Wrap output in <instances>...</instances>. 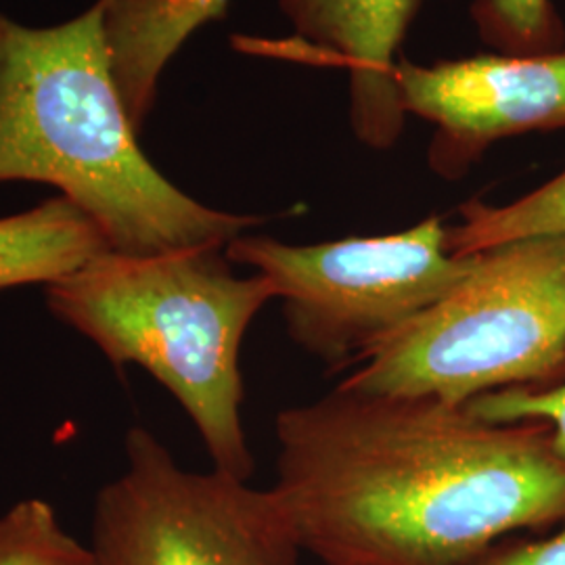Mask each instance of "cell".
<instances>
[{"label":"cell","mask_w":565,"mask_h":565,"mask_svg":"<svg viewBox=\"0 0 565 565\" xmlns=\"http://www.w3.org/2000/svg\"><path fill=\"white\" fill-rule=\"evenodd\" d=\"M189 471L147 429L93 511V565H298L302 546L275 488Z\"/></svg>","instance_id":"obj_6"},{"label":"cell","mask_w":565,"mask_h":565,"mask_svg":"<svg viewBox=\"0 0 565 565\" xmlns=\"http://www.w3.org/2000/svg\"><path fill=\"white\" fill-rule=\"evenodd\" d=\"M406 116L434 126L427 160L465 177L494 142L565 128V46L541 55H476L429 65L398 60Z\"/></svg>","instance_id":"obj_7"},{"label":"cell","mask_w":565,"mask_h":565,"mask_svg":"<svg viewBox=\"0 0 565 565\" xmlns=\"http://www.w3.org/2000/svg\"><path fill=\"white\" fill-rule=\"evenodd\" d=\"M231 264L224 247L109 249L46 285V306L109 363L153 375L198 427L214 469L249 480L256 463L243 431L239 356L249 324L277 296L266 277H239Z\"/></svg>","instance_id":"obj_3"},{"label":"cell","mask_w":565,"mask_h":565,"mask_svg":"<svg viewBox=\"0 0 565 565\" xmlns=\"http://www.w3.org/2000/svg\"><path fill=\"white\" fill-rule=\"evenodd\" d=\"M471 20L499 55H541L565 46V23L551 0H476Z\"/></svg>","instance_id":"obj_12"},{"label":"cell","mask_w":565,"mask_h":565,"mask_svg":"<svg viewBox=\"0 0 565 565\" xmlns=\"http://www.w3.org/2000/svg\"><path fill=\"white\" fill-rule=\"evenodd\" d=\"M88 565H93V557H90V564H88Z\"/></svg>","instance_id":"obj_16"},{"label":"cell","mask_w":565,"mask_h":565,"mask_svg":"<svg viewBox=\"0 0 565 565\" xmlns=\"http://www.w3.org/2000/svg\"><path fill=\"white\" fill-rule=\"evenodd\" d=\"M459 224L448 228L455 256H471L503 243L565 235V170L505 205L471 200L459 207Z\"/></svg>","instance_id":"obj_11"},{"label":"cell","mask_w":565,"mask_h":565,"mask_svg":"<svg viewBox=\"0 0 565 565\" xmlns=\"http://www.w3.org/2000/svg\"><path fill=\"white\" fill-rule=\"evenodd\" d=\"M465 408L490 424L541 422L551 427L553 445L565 457V375L546 385H515L488 392Z\"/></svg>","instance_id":"obj_14"},{"label":"cell","mask_w":565,"mask_h":565,"mask_svg":"<svg viewBox=\"0 0 565 565\" xmlns=\"http://www.w3.org/2000/svg\"><path fill=\"white\" fill-rule=\"evenodd\" d=\"M97 223L67 198L0 218V291L51 285L109 252Z\"/></svg>","instance_id":"obj_10"},{"label":"cell","mask_w":565,"mask_h":565,"mask_svg":"<svg viewBox=\"0 0 565 565\" xmlns=\"http://www.w3.org/2000/svg\"><path fill=\"white\" fill-rule=\"evenodd\" d=\"M473 565H565V522L543 541L501 543Z\"/></svg>","instance_id":"obj_15"},{"label":"cell","mask_w":565,"mask_h":565,"mask_svg":"<svg viewBox=\"0 0 565 565\" xmlns=\"http://www.w3.org/2000/svg\"><path fill=\"white\" fill-rule=\"evenodd\" d=\"M425 0H279L298 41L343 65L350 124L371 149H392L404 130L398 51Z\"/></svg>","instance_id":"obj_8"},{"label":"cell","mask_w":565,"mask_h":565,"mask_svg":"<svg viewBox=\"0 0 565 565\" xmlns=\"http://www.w3.org/2000/svg\"><path fill=\"white\" fill-rule=\"evenodd\" d=\"M224 252L270 281L289 338L333 371L363 363L404 324L443 302L473 263V256L450 252L440 216L390 235L317 245L245 233Z\"/></svg>","instance_id":"obj_5"},{"label":"cell","mask_w":565,"mask_h":565,"mask_svg":"<svg viewBox=\"0 0 565 565\" xmlns=\"http://www.w3.org/2000/svg\"><path fill=\"white\" fill-rule=\"evenodd\" d=\"M465 281L343 377L369 394L463 404L565 375V235L471 254Z\"/></svg>","instance_id":"obj_4"},{"label":"cell","mask_w":565,"mask_h":565,"mask_svg":"<svg viewBox=\"0 0 565 565\" xmlns=\"http://www.w3.org/2000/svg\"><path fill=\"white\" fill-rule=\"evenodd\" d=\"M107 0L28 28L0 11V184H53L111 252L226 247L264 223L193 200L149 162L121 102L105 34Z\"/></svg>","instance_id":"obj_2"},{"label":"cell","mask_w":565,"mask_h":565,"mask_svg":"<svg viewBox=\"0 0 565 565\" xmlns=\"http://www.w3.org/2000/svg\"><path fill=\"white\" fill-rule=\"evenodd\" d=\"M231 0H107L105 34L121 102L137 130L153 109L166 65Z\"/></svg>","instance_id":"obj_9"},{"label":"cell","mask_w":565,"mask_h":565,"mask_svg":"<svg viewBox=\"0 0 565 565\" xmlns=\"http://www.w3.org/2000/svg\"><path fill=\"white\" fill-rule=\"evenodd\" d=\"M90 548L61 525L42 499H25L0 515V565H88Z\"/></svg>","instance_id":"obj_13"},{"label":"cell","mask_w":565,"mask_h":565,"mask_svg":"<svg viewBox=\"0 0 565 565\" xmlns=\"http://www.w3.org/2000/svg\"><path fill=\"white\" fill-rule=\"evenodd\" d=\"M277 443L273 488L324 565H473L515 532L565 522V457L541 422L338 385L281 411Z\"/></svg>","instance_id":"obj_1"}]
</instances>
